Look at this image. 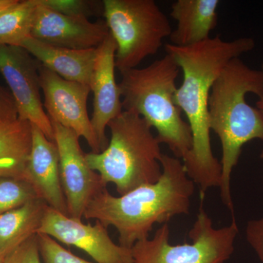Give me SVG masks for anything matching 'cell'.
Wrapping results in <instances>:
<instances>
[{"mask_svg":"<svg viewBox=\"0 0 263 263\" xmlns=\"http://www.w3.org/2000/svg\"><path fill=\"white\" fill-rule=\"evenodd\" d=\"M255 41L240 37L224 41L219 36L201 43L179 47L166 44V53L183 72L182 84L177 88L175 102L187 118L193 145L182 160L189 177L200 187V200L210 188L220 185V162L213 154L209 127V101L213 84L232 60L252 51Z\"/></svg>","mask_w":263,"mask_h":263,"instance_id":"1","label":"cell"},{"mask_svg":"<svg viewBox=\"0 0 263 263\" xmlns=\"http://www.w3.org/2000/svg\"><path fill=\"white\" fill-rule=\"evenodd\" d=\"M161 165L162 175L155 183L119 196L103 189L86 207L85 219L114 227L119 233V245L132 249L148 238L155 224H168L175 216L189 214L195 183L186 174L182 160L162 155Z\"/></svg>","mask_w":263,"mask_h":263,"instance_id":"2","label":"cell"},{"mask_svg":"<svg viewBox=\"0 0 263 263\" xmlns=\"http://www.w3.org/2000/svg\"><path fill=\"white\" fill-rule=\"evenodd\" d=\"M248 93L262 98L263 72L251 68L236 58L221 71L209 97V127L218 136L221 146V200L233 214L232 173L246 143L256 139L263 141V114L247 103Z\"/></svg>","mask_w":263,"mask_h":263,"instance_id":"3","label":"cell"},{"mask_svg":"<svg viewBox=\"0 0 263 263\" xmlns=\"http://www.w3.org/2000/svg\"><path fill=\"white\" fill-rule=\"evenodd\" d=\"M180 68L168 54L146 67L121 71L123 110L141 116L157 133L174 157L183 160L191 150L193 136L175 102Z\"/></svg>","mask_w":263,"mask_h":263,"instance_id":"4","label":"cell"},{"mask_svg":"<svg viewBox=\"0 0 263 263\" xmlns=\"http://www.w3.org/2000/svg\"><path fill=\"white\" fill-rule=\"evenodd\" d=\"M110 139L100 153L86 154L88 164L102 183L115 185L119 195L160 179L161 143L152 127L136 112L123 110L109 123Z\"/></svg>","mask_w":263,"mask_h":263,"instance_id":"5","label":"cell"},{"mask_svg":"<svg viewBox=\"0 0 263 263\" xmlns=\"http://www.w3.org/2000/svg\"><path fill=\"white\" fill-rule=\"evenodd\" d=\"M103 15L117 44L116 68H137L155 55L173 32L169 19L154 0H105Z\"/></svg>","mask_w":263,"mask_h":263,"instance_id":"6","label":"cell"},{"mask_svg":"<svg viewBox=\"0 0 263 263\" xmlns=\"http://www.w3.org/2000/svg\"><path fill=\"white\" fill-rule=\"evenodd\" d=\"M202 202L189 231L190 243L171 245L168 224H162L152 238L132 247L133 263H224L229 259L239 232L236 219L233 217L230 226L216 229Z\"/></svg>","mask_w":263,"mask_h":263,"instance_id":"7","label":"cell"},{"mask_svg":"<svg viewBox=\"0 0 263 263\" xmlns=\"http://www.w3.org/2000/svg\"><path fill=\"white\" fill-rule=\"evenodd\" d=\"M41 64L21 46L0 45V73L9 86L18 119L27 121L54 141V133L41 98Z\"/></svg>","mask_w":263,"mask_h":263,"instance_id":"8","label":"cell"},{"mask_svg":"<svg viewBox=\"0 0 263 263\" xmlns=\"http://www.w3.org/2000/svg\"><path fill=\"white\" fill-rule=\"evenodd\" d=\"M51 122L68 216L81 220L89 202L106 186L102 183L100 175L88 164L79 143L80 137L51 119Z\"/></svg>","mask_w":263,"mask_h":263,"instance_id":"9","label":"cell"},{"mask_svg":"<svg viewBox=\"0 0 263 263\" xmlns=\"http://www.w3.org/2000/svg\"><path fill=\"white\" fill-rule=\"evenodd\" d=\"M40 79L44 95L43 106L50 119L84 138L92 153L101 152L88 114L89 86L65 80L43 66Z\"/></svg>","mask_w":263,"mask_h":263,"instance_id":"10","label":"cell"},{"mask_svg":"<svg viewBox=\"0 0 263 263\" xmlns=\"http://www.w3.org/2000/svg\"><path fill=\"white\" fill-rule=\"evenodd\" d=\"M37 233L77 247L98 263H133L131 249L114 242L108 228L99 221L95 224H84L48 206Z\"/></svg>","mask_w":263,"mask_h":263,"instance_id":"11","label":"cell"},{"mask_svg":"<svg viewBox=\"0 0 263 263\" xmlns=\"http://www.w3.org/2000/svg\"><path fill=\"white\" fill-rule=\"evenodd\" d=\"M31 37L51 46L70 49L98 48L110 32L105 22H91L84 15H68L37 0Z\"/></svg>","mask_w":263,"mask_h":263,"instance_id":"12","label":"cell"},{"mask_svg":"<svg viewBox=\"0 0 263 263\" xmlns=\"http://www.w3.org/2000/svg\"><path fill=\"white\" fill-rule=\"evenodd\" d=\"M116 51L117 44L109 34L97 48L89 84L94 97L91 125L102 152L108 144L106 129L109 123L123 111L122 93L115 77Z\"/></svg>","mask_w":263,"mask_h":263,"instance_id":"13","label":"cell"},{"mask_svg":"<svg viewBox=\"0 0 263 263\" xmlns=\"http://www.w3.org/2000/svg\"><path fill=\"white\" fill-rule=\"evenodd\" d=\"M37 197L58 212L68 215L60 180V157L56 143L32 124V147L24 173Z\"/></svg>","mask_w":263,"mask_h":263,"instance_id":"14","label":"cell"},{"mask_svg":"<svg viewBox=\"0 0 263 263\" xmlns=\"http://www.w3.org/2000/svg\"><path fill=\"white\" fill-rule=\"evenodd\" d=\"M21 47L25 48L41 65L65 80L89 86L97 48L76 50L51 46L29 37Z\"/></svg>","mask_w":263,"mask_h":263,"instance_id":"15","label":"cell"},{"mask_svg":"<svg viewBox=\"0 0 263 263\" xmlns=\"http://www.w3.org/2000/svg\"><path fill=\"white\" fill-rule=\"evenodd\" d=\"M219 0H177L171 5V16L177 27L170 36L171 44L193 46L210 38L218 24Z\"/></svg>","mask_w":263,"mask_h":263,"instance_id":"16","label":"cell"},{"mask_svg":"<svg viewBox=\"0 0 263 263\" xmlns=\"http://www.w3.org/2000/svg\"><path fill=\"white\" fill-rule=\"evenodd\" d=\"M32 147V124L17 119L0 122V178L24 179Z\"/></svg>","mask_w":263,"mask_h":263,"instance_id":"17","label":"cell"},{"mask_svg":"<svg viewBox=\"0 0 263 263\" xmlns=\"http://www.w3.org/2000/svg\"><path fill=\"white\" fill-rule=\"evenodd\" d=\"M48 207L37 198L0 216V252L3 255L37 234Z\"/></svg>","mask_w":263,"mask_h":263,"instance_id":"18","label":"cell"},{"mask_svg":"<svg viewBox=\"0 0 263 263\" xmlns=\"http://www.w3.org/2000/svg\"><path fill=\"white\" fill-rule=\"evenodd\" d=\"M37 5V0H18L0 13V45L21 46L30 37Z\"/></svg>","mask_w":263,"mask_h":263,"instance_id":"19","label":"cell"},{"mask_svg":"<svg viewBox=\"0 0 263 263\" xmlns=\"http://www.w3.org/2000/svg\"><path fill=\"white\" fill-rule=\"evenodd\" d=\"M37 198L34 188L25 179L0 178V216Z\"/></svg>","mask_w":263,"mask_h":263,"instance_id":"20","label":"cell"},{"mask_svg":"<svg viewBox=\"0 0 263 263\" xmlns=\"http://www.w3.org/2000/svg\"><path fill=\"white\" fill-rule=\"evenodd\" d=\"M37 237L44 263H92L72 254L47 235L37 233Z\"/></svg>","mask_w":263,"mask_h":263,"instance_id":"21","label":"cell"},{"mask_svg":"<svg viewBox=\"0 0 263 263\" xmlns=\"http://www.w3.org/2000/svg\"><path fill=\"white\" fill-rule=\"evenodd\" d=\"M4 263H41L37 234L5 255Z\"/></svg>","mask_w":263,"mask_h":263,"instance_id":"22","label":"cell"},{"mask_svg":"<svg viewBox=\"0 0 263 263\" xmlns=\"http://www.w3.org/2000/svg\"><path fill=\"white\" fill-rule=\"evenodd\" d=\"M50 9L68 15H84L88 17L93 10V3L83 0H41Z\"/></svg>","mask_w":263,"mask_h":263,"instance_id":"23","label":"cell"},{"mask_svg":"<svg viewBox=\"0 0 263 263\" xmlns=\"http://www.w3.org/2000/svg\"><path fill=\"white\" fill-rule=\"evenodd\" d=\"M245 234L249 245L263 263V216L258 219H252L247 222Z\"/></svg>","mask_w":263,"mask_h":263,"instance_id":"24","label":"cell"},{"mask_svg":"<svg viewBox=\"0 0 263 263\" xmlns=\"http://www.w3.org/2000/svg\"><path fill=\"white\" fill-rule=\"evenodd\" d=\"M17 119L18 110L13 97L0 85V122H9Z\"/></svg>","mask_w":263,"mask_h":263,"instance_id":"25","label":"cell"},{"mask_svg":"<svg viewBox=\"0 0 263 263\" xmlns=\"http://www.w3.org/2000/svg\"><path fill=\"white\" fill-rule=\"evenodd\" d=\"M18 0H0V13H3L5 10L13 6Z\"/></svg>","mask_w":263,"mask_h":263,"instance_id":"26","label":"cell"},{"mask_svg":"<svg viewBox=\"0 0 263 263\" xmlns=\"http://www.w3.org/2000/svg\"><path fill=\"white\" fill-rule=\"evenodd\" d=\"M261 70L263 72V62L262 64V70ZM256 108L258 109L259 111L263 114V97L262 98H259V100H257V103H256Z\"/></svg>","mask_w":263,"mask_h":263,"instance_id":"27","label":"cell"},{"mask_svg":"<svg viewBox=\"0 0 263 263\" xmlns=\"http://www.w3.org/2000/svg\"><path fill=\"white\" fill-rule=\"evenodd\" d=\"M5 256L0 252V263H4Z\"/></svg>","mask_w":263,"mask_h":263,"instance_id":"28","label":"cell"},{"mask_svg":"<svg viewBox=\"0 0 263 263\" xmlns=\"http://www.w3.org/2000/svg\"><path fill=\"white\" fill-rule=\"evenodd\" d=\"M259 158L263 160V149L262 150V152H260V155H259Z\"/></svg>","mask_w":263,"mask_h":263,"instance_id":"29","label":"cell"}]
</instances>
